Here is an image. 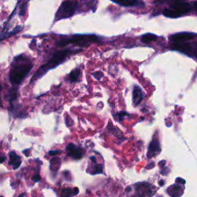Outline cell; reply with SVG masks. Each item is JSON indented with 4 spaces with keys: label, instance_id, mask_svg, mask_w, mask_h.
Segmentation results:
<instances>
[{
    "label": "cell",
    "instance_id": "1",
    "mask_svg": "<svg viewBox=\"0 0 197 197\" xmlns=\"http://www.w3.org/2000/svg\"><path fill=\"white\" fill-rule=\"evenodd\" d=\"M31 62L26 60L23 56H17L13 61V66L9 72V80L14 85H18L23 80L32 69Z\"/></svg>",
    "mask_w": 197,
    "mask_h": 197
},
{
    "label": "cell",
    "instance_id": "2",
    "mask_svg": "<svg viewBox=\"0 0 197 197\" xmlns=\"http://www.w3.org/2000/svg\"><path fill=\"white\" fill-rule=\"evenodd\" d=\"M71 51L68 49L62 50V51H58L52 55V57L49 59V60L46 63L41 66L40 69L35 73V75L32 77V80L35 81L37 80V79L40 78L46 73L48 72L49 69L53 68H55V66H59L62 62H63L70 55Z\"/></svg>",
    "mask_w": 197,
    "mask_h": 197
},
{
    "label": "cell",
    "instance_id": "3",
    "mask_svg": "<svg viewBox=\"0 0 197 197\" xmlns=\"http://www.w3.org/2000/svg\"><path fill=\"white\" fill-rule=\"evenodd\" d=\"M97 37L95 36H76L72 38L63 39L58 42V45L64 46L68 44H76L79 46H86L91 42H96Z\"/></svg>",
    "mask_w": 197,
    "mask_h": 197
},
{
    "label": "cell",
    "instance_id": "4",
    "mask_svg": "<svg viewBox=\"0 0 197 197\" xmlns=\"http://www.w3.org/2000/svg\"><path fill=\"white\" fill-rule=\"evenodd\" d=\"M75 10H76L75 2H69V1L63 2L61 4L60 9L55 15V19L56 20H58V19L71 17L74 14Z\"/></svg>",
    "mask_w": 197,
    "mask_h": 197
},
{
    "label": "cell",
    "instance_id": "5",
    "mask_svg": "<svg viewBox=\"0 0 197 197\" xmlns=\"http://www.w3.org/2000/svg\"><path fill=\"white\" fill-rule=\"evenodd\" d=\"M171 8L176 13H178L180 15L184 13H189L191 10L190 5L184 2H175L171 6Z\"/></svg>",
    "mask_w": 197,
    "mask_h": 197
},
{
    "label": "cell",
    "instance_id": "6",
    "mask_svg": "<svg viewBox=\"0 0 197 197\" xmlns=\"http://www.w3.org/2000/svg\"><path fill=\"white\" fill-rule=\"evenodd\" d=\"M66 149L68 151V155L75 159H79L83 157V152L82 149L76 147L73 144H69L66 146Z\"/></svg>",
    "mask_w": 197,
    "mask_h": 197
},
{
    "label": "cell",
    "instance_id": "7",
    "mask_svg": "<svg viewBox=\"0 0 197 197\" xmlns=\"http://www.w3.org/2000/svg\"><path fill=\"white\" fill-rule=\"evenodd\" d=\"M194 38V35L189 32H180L170 36V39L172 42H181V41L191 40Z\"/></svg>",
    "mask_w": 197,
    "mask_h": 197
},
{
    "label": "cell",
    "instance_id": "8",
    "mask_svg": "<svg viewBox=\"0 0 197 197\" xmlns=\"http://www.w3.org/2000/svg\"><path fill=\"white\" fill-rule=\"evenodd\" d=\"M159 152H160V145H159V141L158 140H153L149 146L147 156L148 158H152V157L156 156Z\"/></svg>",
    "mask_w": 197,
    "mask_h": 197
},
{
    "label": "cell",
    "instance_id": "9",
    "mask_svg": "<svg viewBox=\"0 0 197 197\" xmlns=\"http://www.w3.org/2000/svg\"><path fill=\"white\" fill-rule=\"evenodd\" d=\"M172 49L181 53H186L187 55H191L193 53V48L188 44H176L172 47Z\"/></svg>",
    "mask_w": 197,
    "mask_h": 197
},
{
    "label": "cell",
    "instance_id": "10",
    "mask_svg": "<svg viewBox=\"0 0 197 197\" xmlns=\"http://www.w3.org/2000/svg\"><path fill=\"white\" fill-rule=\"evenodd\" d=\"M9 165H13L14 170H16L17 168L19 167V165H21V159L15 152H10L9 153Z\"/></svg>",
    "mask_w": 197,
    "mask_h": 197
},
{
    "label": "cell",
    "instance_id": "11",
    "mask_svg": "<svg viewBox=\"0 0 197 197\" xmlns=\"http://www.w3.org/2000/svg\"><path fill=\"white\" fill-rule=\"evenodd\" d=\"M133 104L134 106H137L140 103L142 99V92L140 87L136 86H134L133 92Z\"/></svg>",
    "mask_w": 197,
    "mask_h": 197
},
{
    "label": "cell",
    "instance_id": "12",
    "mask_svg": "<svg viewBox=\"0 0 197 197\" xmlns=\"http://www.w3.org/2000/svg\"><path fill=\"white\" fill-rule=\"evenodd\" d=\"M115 3L124 7L136 6L140 4H144L143 2H138V1H123V2H115Z\"/></svg>",
    "mask_w": 197,
    "mask_h": 197
},
{
    "label": "cell",
    "instance_id": "13",
    "mask_svg": "<svg viewBox=\"0 0 197 197\" xmlns=\"http://www.w3.org/2000/svg\"><path fill=\"white\" fill-rule=\"evenodd\" d=\"M157 39V36L154 34H152V33H147V34H145L142 36L141 38V41H142L143 43H151V42H154Z\"/></svg>",
    "mask_w": 197,
    "mask_h": 197
},
{
    "label": "cell",
    "instance_id": "14",
    "mask_svg": "<svg viewBox=\"0 0 197 197\" xmlns=\"http://www.w3.org/2000/svg\"><path fill=\"white\" fill-rule=\"evenodd\" d=\"M79 192L78 189H75L74 190H72L69 188L63 189L62 191L61 196L62 197H71L73 195H76Z\"/></svg>",
    "mask_w": 197,
    "mask_h": 197
},
{
    "label": "cell",
    "instance_id": "15",
    "mask_svg": "<svg viewBox=\"0 0 197 197\" xmlns=\"http://www.w3.org/2000/svg\"><path fill=\"white\" fill-rule=\"evenodd\" d=\"M80 74L81 72L79 69H76L72 71L69 75L70 81L71 82H76V81H77L79 79V78L80 77Z\"/></svg>",
    "mask_w": 197,
    "mask_h": 197
},
{
    "label": "cell",
    "instance_id": "16",
    "mask_svg": "<svg viewBox=\"0 0 197 197\" xmlns=\"http://www.w3.org/2000/svg\"><path fill=\"white\" fill-rule=\"evenodd\" d=\"M180 190H181L180 186L174 185V186H172L170 188L168 189L167 192L170 193V195L172 197L174 196V194H179V196H181V194H180Z\"/></svg>",
    "mask_w": 197,
    "mask_h": 197
},
{
    "label": "cell",
    "instance_id": "17",
    "mask_svg": "<svg viewBox=\"0 0 197 197\" xmlns=\"http://www.w3.org/2000/svg\"><path fill=\"white\" fill-rule=\"evenodd\" d=\"M163 14L166 17H170V18H177L179 16H180V15L178 13H176V11H174L173 9L172 10V9H166L165 10L163 11Z\"/></svg>",
    "mask_w": 197,
    "mask_h": 197
},
{
    "label": "cell",
    "instance_id": "18",
    "mask_svg": "<svg viewBox=\"0 0 197 197\" xmlns=\"http://www.w3.org/2000/svg\"><path fill=\"white\" fill-rule=\"evenodd\" d=\"M9 94L10 95H9V96H6V99H7V100H9V101L11 102V101H13V100H15V98L17 97V90H16V89L12 88V89L9 90Z\"/></svg>",
    "mask_w": 197,
    "mask_h": 197
},
{
    "label": "cell",
    "instance_id": "19",
    "mask_svg": "<svg viewBox=\"0 0 197 197\" xmlns=\"http://www.w3.org/2000/svg\"><path fill=\"white\" fill-rule=\"evenodd\" d=\"M102 167L101 165H98L95 166V172H94V173L97 174V173H102Z\"/></svg>",
    "mask_w": 197,
    "mask_h": 197
},
{
    "label": "cell",
    "instance_id": "20",
    "mask_svg": "<svg viewBox=\"0 0 197 197\" xmlns=\"http://www.w3.org/2000/svg\"><path fill=\"white\" fill-rule=\"evenodd\" d=\"M102 76H103V75H102V72H95V73H93V76L97 79L98 80H99V79H100V78H101Z\"/></svg>",
    "mask_w": 197,
    "mask_h": 197
},
{
    "label": "cell",
    "instance_id": "21",
    "mask_svg": "<svg viewBox=\"0 0 197 197\" xmlns=\"http://www.w3.org/2000/svg\"><path fill=\"white\" fill-rule=\"evenodd\" d=\"M26 5H23L21 7V10L19 11V15H23L24 14H25V10H26Z\"/></svg>",
    "mask_w": 197,
    "mask_h": 197
},
{
    "label": "cell",
    "instance_id": "22",
    "mask_svg": "<svg viewBox=\"0 0 197 197\" xmlns=\"http://www.w3.org/2000/svg\"><path fill=\"white\" fill-rule=\"evenodd\" d=\"M32 179L34 180L35 182H39V181L41 179V177H40V176H39V175H36V176H35L34 177L32 178Z\"/></svg>",
    "mask_w": 197,
    "mask_h": 197
},
{
    "label": "cell",
    "instance_id": "23",
    "mask_svg": "<svg viewBox=\"0 0 197 197\" xmlns=\"http://www.w3.org/2000/svg\"><path fill=\"white\" fill-rule=\"evenodd\" d=\"M49 155H57L58 153H60V151L57 150V151H50V152H49Z\"/></svg>",
    "mask_w": 197,
    "mask_h": 197
},
{
    "label": "cell",
    "instance_id": "24",
    "mask_svg": "<svg viewBox=\"0 0 197 197\" xmlns=\"http://www.w3.org/2000/svg\"><path fill=\"white\" fill-rule=\"evenodd\" d=\"M6 160V157L2 156V157H0V163H3V162Z\"/></svg>",
    "mask_w": 197,
    "mask_h": 197
},
{
    "label": "cell",
    "instance_id": "25",
    "mask_svg": "<svg viewBox=\"0 0 197 197\" xmlns=\"http://www.w3.org/2000/svg\"><path fill=\"white\" fill-rule=\"evenodd\" d=\"M193 7H194V9H195L196 10H197V1L196 2H194V3H193Z\"/></svg>",
    "mask_w": 197,
    "mask_h": 197
},
{
    "label": "cell",
    "instance_id": "26",
    "mask_svg": "<svg viewBox=\"0 0 197 197\" xmlns=\"http://www.w3.org/2000/svg\"><path fill=\"white\" fill-rule=\"evenodd\" d=\"M163 181H160V182H159V185L160 186H163V185H164V182H163Z\"/></svg>",
    "mask_w": 197,
    "mask_h": 197
},
{
    "label": "cell",
    "instance_id": "27",
    "mask_svg": "<svg viewBox=\"0 0 197 197\" xmlns=\"http://www.w3.org/2000/svg\"><path fill=\"white\" fill-rule=\"evenodd\" d=\"M130 190H131V189H130V188H129H129L127 189V191H128V192H129V191H130Z\"/></svg>",
    "mask_w": 197,
    "mask_h": 197
},
{
    "label": "cell",
    "instance_id": "28",
    "mask_svg": "<svg viewBox=\"0 0 197 197\" xmlns=\"http://www.w3.org/2000/svg\"><path fill=\"white\" fill-rule=\"evenodd\" d=\"M2 90V86H1V83H0V92Z\"/></svg>",
    "mask_w": 197,
    "mask_h": 197
},
{
    "label": "cell",
    "instance_id": "29",
    "mask_svg": "<svg viewBox=\"0 0 197 197\" xmlns=\"http://www.w3.org/2000/svg\"><path fill=\"white\" fill-rule=\"evenodd\" d=\"M133 197H136V196H133Z\"/></svg>",
    "mask_w": 197,
    "mask_h": 197
}]
</instances>
